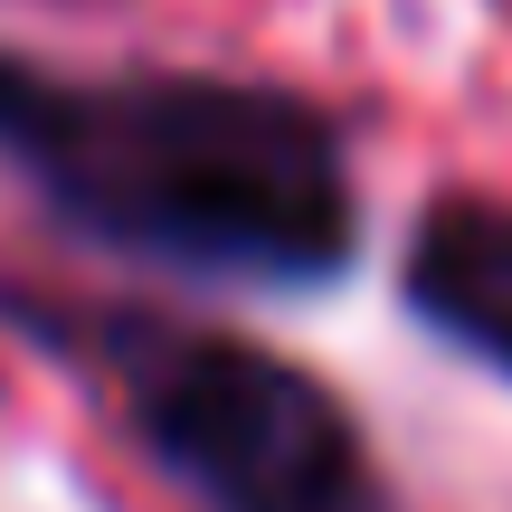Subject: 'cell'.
<instances>
[{
    "mask_svg": "<svg viewBox=\"0 0 512 512\" xmlns=\"http://www.w3.org/2000/svg\"><path fill=\"white\" fill-rule=\"evenodd\" d=\"M0 171L76 247L181 285L323 294L361 256L342 114L275 76L0 48Z\"/></svg>",
    "mask_w": 512,
    "mask_h": 512,
    "instance_id": "obj_1",
    "label": "cell"
},
{
    "mask_svg": "<svg viewBox=\"0 0 512 512\" xmlns=\"http://www.w3.org/2000/svg\"><path fill=\"white\" fill-rule=\"evenodd\" d=\"M0 323H19L76 380H95L133 456L200 512H389V475L361 408L256 332L19 285H0Z\"/></svg>",
    "mask_w": 512,
    "mask_h": 512,
    "instance_id": "obj_2",
    "label": "cell"
},
{
    "mask_svg": "<svg viewBox=\"0 0 512 512\" xmlns=\"http://www.w3.org/2000/svg\"><path fill=\"white\" fill-rule=\"evenodd\" d=\"M399 313L512 389V200L437 190L399 247Z\"/></svg>",
    "mask_w": 512,
    "mask_h": 512,
    "instance_id": "obj_3",
    "label": "cell"
}]
</instances>
